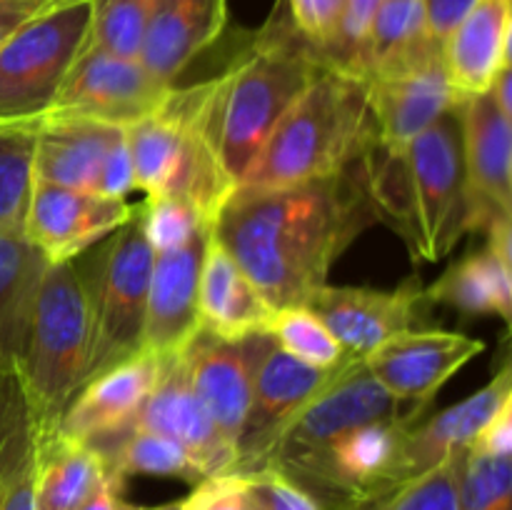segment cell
Instances as JSON below:
<instances>
[{"mask_svg":"<svg viewBox=\"0 0 512 510\" xmlns=\"http://www.w3.org/2000/svg\"><path fill=\"white\" fill-rule=\"evenodd\" d=\"M103 458L105 470L128 478V475H158L195 485L205 478L188 450L153 430H118L105 438L93 440Z\"/></svg>","mask_w":512,"mask_h":510,"instance_id":"cell-31","label":"cell"},{"mask_svg":"<svg viewBox=\"0 0 512 510\" xmlns=\"http://www.w3.org/2000/svg\"><path fill=\"white\" fill-rule=\"evenodd\" d=\"M393 160L400 165V178H390L385 170L378 175L370 158L375 213L393 215L415 258L438 263L468 233L458 108L435 120Z\"/></svg>","mask_w":512,"mask_h":510,"instance_id":"cell-4","label":"cell"},{"mask_svg":"<svg viewBox=\"0 0 512 510\" xmlns=\"http://www.w3.org/2000/svg\"><path fill=\"white\" fill-rule=\"evenodd\" d=\"M320 65L318 50L293 23H268L243 58L208 80L205 125L235 185Z\"/></svg>","mask_w":512,"mask_h":510,"instance_id":"cell-3","label":"cell"},{"mask_svg":"<svg viewBox=\"0 0 512 510\" xmlns=\"http://www.w3.org/2000/svg\"><path fill=\"white\" fill-rule=\"evenodd\" d=\"M438 55H443V45L433 43L425 33L420 0H380L360 60L358 78L368 80L398 73Z\"/></svg>","mask_w":512,"mask_h":510,"instance_id":"cell-28","label":"cell"},{"mask_svg":"<svg viewBox=\"0 0 512 510\" xmlns=\"http://www.w3.org/2000/svg\"><path fill=\"white\" fill-rule=\"evenodd\" d=\"M425 18V33L433 43L443 45L455 28L468 18L478 0H420Z\"/></svg>","mask_w":512,"mask_h":510,"instance_id":"cell-42","label":"cell"},{"mask_svg":"<svg viewBox=\"0 0 512 510\" xmlns=\"http://www.w3.org/2000/svg\"><path fill=\"white\" fill-rule=\"evenodd\" d=\"M483 350V340L455 330L415 328L390 338L363 360L395 400L428 410L438 390Z\"/></svg>","mask_w":512,"mask_h":510,"instance_id":"cell-16","label":"cell"},{"mask_svg":"<svg viewBox=\"0 0 512 510\" xmlns=\"http://www.w3.org/2000/svg\"><path fill=\"white\" fill-rule=\"evenodd\" d=\"M338 370L305 365L270 343L255 370L248 415L235 445V470L250 473L265 468L290 420L333 380Z\"/></svg>","mask_w":512,"mask_h":510,"instance_id":"cell-14","label":"cell"},{"mask_svg":"<svg viewBox=\"0 0 512 510\" xmlns=\"http://www.w3.org/2000/svg\"><path fill=\"white\" fill-rule=\"evenodd\" d=\"M508 400H512V370L510 360L505 358L498 373L483 388L470 393L460 403L440 410L438 415H430L428 420H418L410 428L408 455L413 475L435 468L443 460L463 455L475 435Z\"/></svg>","mask_w":512,"mask_h":510,"instance_id":"cell-26","label":"cell"},{"mask_svg":"<svg viewBox=\"0 0 512 510\" xmlns=\"http://www.w3.org/2000/svg\"><path fill=\"white\" fill-rule=\"evenodd\" d=\"M173 88L155 78L138 58L85 45L43 115L88 118L128 128L153 115Z\"/></svg>","mask_w":512,"mask_h":510,"instance_id":"cell-10","label":"cell"},{"mask_svg":"<svg viewBox=\"0 0 512 510\" xmlns=\"http://www.w3.org/2000/svg\"><path fill=\"white\" fill-rule=\"evenodd\" d=\"M163 363L165 360L140 350L133 358L88 380L70 400L55 430L83 443L123 430L158 383Z\"/></svg>","mask_w":512,"mask_h":510,"instance_id":"cell-21","label":"cell"},{"mask_svg":"<svg viewBox=\"0 0 512 510\" xmlns=\"http://www.w3.org/2000/svg\"><path fill=\"white\" fill-rule=\"evenodd\" d=\"M48 260L18 230H0V370L20 368Z\"/></svg>","mask_w":512,"mask_h":510,"instance_id":"cell-27","label":"cell"},{"mask_svg":"<svg viewBox=\"0 0 512 510\" xmlns=\"http://www.w3.org/2000/svg\"><path fill=\"white\" fill-rule=\"evenodd\" d=\"M468 233H488L512 215V120L488 93L458 105Z\"/></svg>","mask_w":512,"mask_h":510,"instance_id":"cell-13","label":"cell"},{"mask_svg":"<svg viewBox=\"0 0 512 510\" xmlns=\"http://www.w3.org/2000/svg\"><path fill=\"white\" fill-rule=\"evenodd\" d=\"M123 138L125 128L120 125L68 115H43L35 128V180L98 195L105 163Z\"/></svg>","mask_w":512,"mask_h":510,"instance_id":"cell-22","label":"cell"},{"mask_svg":"<svg viewBox=\"0 0 512 510\" xmlns=\"http://www.w3.org/2000/svg\"><path fill=\"white\" fill-rule=\"evenodd\" d=\"M460 458L443 460L368 503L330 510H458Z\"/></svg>","mask_w":512,"mask_h":510,"instance_id":"cell-35","label":"cell"},{"mask_svg":"<svg viewBox=\"0 0 512 510\" xmlns=\"http://www.w3.org/2000/svg\"><path fill=\"white\" fill-rule=\"evenodd\" d=\"M248 478L263 510H325L315 495L273 465L250 470Z\"/></svg>","mask_w":512,"mask_h":510,"instance_id":"cell-40","label":"cell"},{"mask_svg":"<svg viewBox=\"0 0 512 510\" xmlns=\"http://www.w3.org/2000/svg\"><path fill=\"white\" fill-rule=\"evenodd\" d=\"M33 123H38V120H3L0 118V133H5V130L23 128V125H33Z\"/></svg>","mask_w":512,"mask_h":510,"instance_id":"cell-48","label":"cell"},{"mask_svg":"<svg viewBox=\"0 0 512 510\" xmlns=\"http://www.w3.org/2000/svg\"><path fill=\"white\" fill-rule=\"evenodd\" d=\"M153 260L135 205L133 218L105 238L88 268H80L90 303V353L83 385L140 353Z\"/></svg>","mask_w":512,"mask_h":510,"instance_id":"cell-7","label":"cell"},{"mask_svg":"<svg viewBox=\"0 0 512 510\" xmlns=\"http://www.w3.org/2000/svg\"><path fill=\"white\" fill-rule=\"evenodd\" d=\"M418 415H395L335 435L318 450L283 468L325 510L380 498L413 478L408 433Z\"/></svg>","mask_w":512,"mask_h":510,"instance_id":"cell-8","label":"cell"},{"mask_svg":"<svg viewBox=\"0 0 512 510\" xmlns=\"http://www.w3.org/2000/svg\"><path fill=\"white\" fill-rule=\"evenodd\" d=\"M28 478H33V473L18 475V478H13V480H10V478H8V480H0V503H3V498L10 493V490L15 488V485L23 483V480H28Z\"/></svg>","mask_w":512,"mask_h":510,"instance_id":"cell-47","label":"cell"},{"mask_svg":"<svg viewBox=\"0 0 512 510\" xmlns=\"http://www.w3.org/2000/svg\"><path fill=\"white\" fill-rule=\"evenodd\" d=\"M93 0L53 5L0 45V118L40 120L88 43Z\"/></svg>","mask_w":512,"mask_h":510,"instance_id":"cell-9","label":"cell"},{"mask_svg":"<svg viewBox=\"0 0 512 510\" xmlns=\"http://www.w3.org/2000/svg\"><path fill=\"white\" fill-rule=\"evenodd\" d=\"M268 335L280 350L298 358L300 363L320 370H338L348 360L345 350L328 330V325L308 308V305H288L273 313Z\"/></svg>","mask_w":512,"mask_h":510,"instance_id":"cell-32","label":"cell"},{"mask_svg":"<svg viewBox=\"0 0 512 510\" xmlns=\"http://www.w3.org/2000/svg\"><path fill=\"white\" fill-rule=\"evenodd\" d=\"M270 343L273 338L265 333L225 340L200 330L180 355L195 395L203 400L215 428L233 450L248 415L255 370Z\"/></svg>","mask_w":512,"mask_h":510,"instance_id":"cell-17","label":"cell"},{"mask_svg":"<svg viewBox=\"0 0 512 510\" xmlns=\"http://www.w3.org/2000/svg\"><path fill=\"white\" fill-rule=\"evenodd\" d=\"M210 230L180 248L155 255L148 283V303H145L143 343H140L143 353L160 360L178 358L200 333L198 283Z\"/></svg>","mask_w":512,"mask_h":510,"instance_id":"cell-19","label":"cell"},{"mask_svg":"<svg viewBox=\"0 0 512 510\" xmlns=\"http://www.w3.org/2000/svg\"><path fill=\"white\" fill-rule=\"evenodd\" d=\"M105 475L98 450L53 430L40 438L33 475L35 510H73Z\"/></svg>","mask_w":512,"mask_h":510,"instance_id":"cell-30","label":"cell"},{"mask_svg":"<svg viewBox=\"0 0 512 510\" xmlns=\"http://www.w3.org/2000/svg\"><path fill=\"white\" fill-rule=\"evenodd\" d=\"M458 510H512V455L465 450L458 473Z\"/></svg>","mask_w":512,"mask_h":510,"instance_id":"cell-36","label":"cell"},{"mask_svg":"<svg viewBox=\"0 0 512 510\" xmlns=\"http://www.w3.org/2000/svg\"><path fill=\"white\" fill-rule=\"evenodd\" d=\"M48 8H53V5L35 3V0H0V45H3L20 25H25L30 18H35V15H40Z\"/></svg>","mask_w":512,"mask_h":510,"instance_id":"cell-45","label":"cell"},{"mask_svg":"<svg viewBox=\"0 0 512 510\" xmlns=\"http://www.w3.org/2000/svg\"><path fill=\"white\" fill-rule=\"evenodd\" d=\"M90 353V303L85 275L75 260L48 265L30 320L20 363L40 438L58 428L70 400L83 388Z\"/></svg>","mask_w":512,"mask_h":510,"instance_id":"cell-6","label":"cell"},{"mask_svg":"<svg viewBox=\"0 0 512 510\" xmlns=\"http://www.w3.org/2000/svg\"><path fill=\"white\" fill-rule=\"evenodd\" d=\"M378 5L380 0H343L338 28H335L328 48L318 53L320 60L358 78L360 60H363V50L368 43L370 25L378 13Z\"/></svg>","mask_w":512,"mask_h":510,"instance_id":"cell-38","label":"cell"},{"mask_svg":"<svg viewBox=\"0 0 512 510\" xmlns=\"http://www.w3.org/2000/svg\"><path fill=\"white\" fill-rule=\"evenodd\" d=\"M138 510H178V503H168V505H158V508H138Z\"/></svg>","mask_w":512,"mask_h":510,"instance_id":"cell-49","label":"cell"},{"mask_svg":"<svg viewBox=\"0 0 512 510\" xmlns=\"http://www.w3.org/2000/svg\"><path fill=\"white\" fill-rule=\"evenodd\" d=\"M468 450L480 455H512V400L485 423Z\"/></svg>","mask_w":512,"mask_h":510,"instance_id":"cell-43","label":"cell"},{"mask_svg":"<svg viewBox=\"0 0 512 510\" xmlns=\"http://www.w3.org/2000/svg\"><path fill=\"white\" fill-rule=\"evenodd\" d=\"M425 408L405 405L395 400L383 385L375 380L365 360H348L328 385L290 420L285 433L275 443L268 465L288 468L295 460L305 458L320 445L333 440L335 435L363 423L395 415H418L423 418Z\"/></svg>","mask_w":512,"mask_h":510,"instance_id":"cell-11","label":"cell"},{"mask_svg":"<svg viewBox=\"0 0 512 510\" xmlns=\"http://www.w3.org/2000/svg\"><path fill=\"white\" fill-rule=\"evenodd\" d=\"M73 510H138L125 500V478L105 470L100 483Z\"/></svg>","mask_w":512,"mask_h":510,"instance_id":"cell-44","label":"cell"},{"mask_svg":"<svg viewBox=\"0 0 512 510\" xmlns=\"http://www.w3.org/2000/svg\"><path fill=\"white\" fill-rule=\"evenodd\" d=\"M488 95H490V100L495 103V108H498L505 118L512 120V68L510 65L495 75Z\"/></svg>","mask_w":512,"mask_h":510,"instance_id":"cell-46","label":"cell"},{"mask_svg":"<svg viewBox=\"0 0 512 510\" xmlns=\"http://www.w3.org/2000/svg\"><path fill=\"white\" fill-rule=\"evenodd\" d=\"M133 213L128 200L35 180L23 235L50 265L68 263L123 228Z\"/></svg>","mask_w":512,"mask_h":510,"instance_id":"cell-15","label":"cell"},{"mask_svg":"<svg viewBox=\"0 0 512 510\" xmlns=\"http://www.w3.org/2000/svg\"><path fill=\"white\" fill-rule=\"evenodd\" d=\"M510 0H478L468 18L443 43V68L460 100L488 93L495 75L510 65Z\"/></svg>","mask_w":512,"mask_h":510,"instance_id":"cell-25","label":"cell"},{"mask_svg":"<svg viewBox=\"0 0 512 510\" xmlns=\"http://www.w3.org/2000/svg\"><path fill=\"white\" fill-rule=\"evenodd\" d=\"M375 145L378 135L365 83L323 63L235 190H273L333 178L368 158Z\"/></svg>","mask_w":512,"mask_h":510,"instance_id":"cell-2","label":"cell"},{"mask_svg":"<svg viewBox=\"0 0 512 510\" xmlns=\"http://www.w3.org/2000/svg\"><path fill=\"white\" fill-rule=\"evenodd\" d=\"M200 330L225 340H240L265 333L273 320L275 308L260 295L240 270L233 255L210 230L205 240L203 263L198 283Z\"/></svg>","mask_w":512,"mask_h":510,"instance_id":"cell-23","label":"cell"},{"mask_svg":"<svg viewBox=\"0 0 512 510\" xmlns=\"http://www.w3.org/2000/svg\"><path fill=\"white\" fill-rule=\"evenodd\" d=\"M163 0H93L88 43L105 53L138 58L145 28Z\"/></svg>","mask_w":512,"mask_h":510,"instance_id":"cell-34","label":"cell"},{"mask_svg":"<svg viewBox=\"0 0 512 510\" xmlns=\"http://www.w3.org/2000/svg\"><path fill=\"white\" fill-rule=\"evenodd\" d=\"M363 83L378 145L390 158H398L423 130L463 103L450 88L443 55Z\"/></svg>","mask_w":512,"mask_h":510,"instance_id":"cell-18","label":"cell"},{"mask_svg":"<svg viewBox=\"0 0 512 510\" xmlns=\"http://www.w3.org/2000/svg\"><path fill=\"white\" fill-rule=\"evenodd\" d=\"M35 128L38 123L0 133V230L23 233L35 183Z\"/></svg>","mask_w":512,"mask_h":510,"instance_id":"cell-33","label":"cell"},{"mask_svg":"<svg viewBox=\"0 0 512 510\" xmlns=\"http://www.w3.org/2000/svg\"><path fill=\"white\" fill-rule=\"evenodd\" d=\"M293 28L313 45L315 50L328 48L338 28L343 0H285Z\"/></svg>","mask_w":512,"mask_h":510,"instance_id":"cell-41","label":"cell"},{"mask_svg":"<svg viewBox=\"0 0 512 510\" xmlns=\"http://www.w3.org/2000/svg\"><path fill=\"white\" fill-rule=\"evenodd\" d=\"M428 303L448 305L465 315H498L512 320V263L483 245L455 260L428 290Z\"/></svg>","mask_w":512,"mask_h":510,"instance_id":"cell-29","label":"cell"},{"mask_svg":"<svg viewBox=\"0 0 512 510\" xmlns=\"http://www.w3.org/2000/svg\"><path fill=\"white\" fill-rule=\"evenodd\" d=\"M370 158L333 178L273 190H235L213 233L265 300L305 305L375 213Z\"/></svg>","mask_w":512,"mask_h":510,"instance_id":"cell-1","label":"cell"},{"mask_svg":"<svg viewBox=\"0 0 512 510\" xmlns=\"http://www.w3.org/2000/svg\"><path fill=\"white\" fill-rule=\"evenodd\" d=\"M178 510H263L258 503L248 473L230 470V473L208 475L193 485Z\"/></svg>","mask_w":512,"mask_h":510,"instance_id":"cell-39","label":"cell"},{"mask_svg":"<svg viewBox=\"0 0 512 510\" xmlns=\"http://www.w3.org/2000/svg\"><path fill=\"white\" fill-rule=\"evenodd\" d=\"M305 305L328 325L348 358L363 360L395 335L423 328L428 298L413 275L393 290L325 283Z\"/></svg>","mask_w":512,"mask_h":510,"instance_id":"cell-12","label":"cell"},{"mask_svg":"<svg viewBox=\"0 0 512 510\" xmlns=\"http://www.w3.org/2000/svg\"><path fill=\"white\" fill-rule=\"evenodd\" d=\"M138 213L145 240L155 255L180 248V245L190 243L200 233L213 228L195 205H190L183 198H175V195L145 198L143 205H138Z\"/></svg>","mask_w":512,"mask_h":510,"instance_id":"cell-37","label":"cell"},{"mask_svg":"<svg viewBox=\"0 0 512 510\" xmlns=\"http://www.w3.org/2000/svg\"><path fill=\"white\" fill-rule=\"evenodd\" d=\"M205 105L208 80L185 90L173 88L153 115L128 125L125 135L133 188L145 198L175 195L188 200L213 225L238 185L210 140Z\"/></svg>","mask_w":512,"mask_h":510,"instance_id":"cell-5","label":"cell"},{"mask_svg":"<svg viewBox=\"0 0 512 510\" xmlns=\"http://www.w3.org/2000/svg\"><path fill=\"white\" fill-rule=\"evenodd\" d=\"M123 430H153L175 440L188 450L205 478L235 470V450L225 443L208 408L195 395L180 355L165 360L158 383Z\"/></svg>","mask_w":512,"mask_h":510,"instance_id":"cell-20","label":"cell"},{"mask_svg":"<svg viewBox=\"0 0 512 510\" xmlns=\"http://www.w3.org/2000/svg\"><path fill=\"white\" fill-rule=\"evenodd\" d=\"M35 3H50V5H58V3H70V0H35Z\"/></svg>","mask_w":512,"mask_h":510,"instance_id":"cell-50","label":"cell"},{"mask_svg":"<svg viewBox=\"0 0 512 510\" xmlns=\"http://www.w3.org/2000/svg\"><path fill=\"white\" fill-rule=\"evenodd\" d=\"M228 25V0H163L145 28L138 60L163 83L175 85Z\"/></svg>","mask_w":512,"mask_h":510,"instance_id":"cell-24","label":"cell"}]
</instances>
